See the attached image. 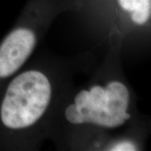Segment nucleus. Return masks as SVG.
I'll list each match as a JSON object with an SVG mask.
<instances>
[{
    "label": "nucleus",
    "instance_id": "1",
    "mask_svg": "<svg viewBox=\"0 0 151 151\" xmlns=\"http://www.w3.org/2000/svg\"><path fill=\"white\" fill-rule=\"evenodd\" d=\"M50 97L51 86L43 73L24 72L7 87L0 104V122L11 129L29 127L45 112Z\"/></svg>",
    "mask_w": 151,
    "mask_h": 151
},
{
    "label": "nucleus",
    "instance_id": "2",
    "mask_svg": "<svg viewBox=\"0 0 151 151\" xmlns=\"http://www.w3.org/2000/svg\"><path fill=\"white\" fill-rule=\"evenodd\" d=\"M78 124L92 123L115 128L130 118L127 113L129 91L123 83L112 81L105 88L94 86L89 92L83 90L75 97Z\"/></svg>",
    "mask_w": 151,
    "mask_h": 151
},
{
    "label": "nucleus",
    "instance_id": "3",
    "mask_svg": "<svg viewBox=\"0 0 151 151\" xmlns=\"http://www.w3.org/2000/svg\"><path fill=\"white\" fill-rule=\"evenodd\" d=\"M35 34L29 29H17L0 45V79L7 78L19 69L32 53Z\"/></svg>",
    "mask_w": 151,
    "mask_h": 151
},
{
    "label": "nucleus",
    "instance_id": "4",
    "mask_svg": "<svg viewBox=\"0 0 151 151\" xmlns=\"http://www.w3.org/2000/svg\"><path fill=\"white\" fill-rule=\"evenodd\" d=\"M124 10L132 12V20L137 24H145L151 13V0H119Z\"/></svg>",
    "mask_w": 151,
    "mask_h": 151
},
{
    "label": "nucleus",
    "instance_id": "5",
    "mask_svg": "<svg viewBox=\"0 0 151 151\" xmlns=\"http://www.w3.org/2000/svg\"><path fill=\"white\" fill-rule=\"evenodd\" d=\"M111 150L114 151H132V150H136V148L134 144H132L131 142H127V141H124V142H121L117 144L116 145H114L111 149Z\"/></svg>",
    "mask_w": 151,
    "mask_h": 151
}]
</instances>
